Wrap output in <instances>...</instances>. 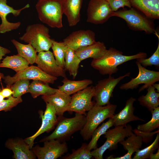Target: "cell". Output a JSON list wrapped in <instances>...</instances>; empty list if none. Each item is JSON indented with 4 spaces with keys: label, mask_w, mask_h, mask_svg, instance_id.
<instances>
[{
    "label": "cell",
    "mask_w": 159,
    "mask_h": 159,
    "mask_svg": "<svg viewBox=\"0 0 159 159\" xmlns=\"http://www.w3.org/2000/svg\"><path fill=\"white\" fill-rule=\"evenodd\" d=\"M136 63L138 69L137 76L135 78H132L128 82L121 85L119 87L120 90H132L137 88L140 85L144 84L139 90V93L159 81V71L147 69L137 61Z\"/></svg>",
    "instance_id": "9c48e42d"
},
{
    "label": "cell",
    "mask_w": 159,
    "mask_h": 159,
    "mask_svg": "<svg viewBox=\"0 0 159 159\" xmlns=\"http://www.w3.org/2000/svg\"><path fill=\"white\" fill-rule=\"evenodd\" d=\"M29 64L26 59L17 54L6 56L0 62V68H10L17 73L28 67Z\"/></svg>",
    "instance_id": "d4e9b609"
},
{
    "label": "cell",
    "mask_w": 159,
    "mask_h": 159,
    "mask_svg": "<svg viewBox=\"0 0 159 159\" xmlns=\"http://www.w3.org/2000/svg\"><path fill=\"white\" fill-rule=\"evenodd\" d=\"M42 98L45 103H49L54 106L59 117L63 116L64 112L68 111L71 100L70 95L59 89L55 93L42 95Z\"/></svg>",
    "instance_id": "ac0fdd59"
},
{
    "label": "cell",
    "mask_w": 159,
    "mask_h": 159,
    "mask_svg": "<svg viewBox=\"0 0 159 159\" xmlns=\"http://www.w3.org/2000/svg\"><path fill=\"white\" fill-rule=\"evenodd\" d=\"M143 142V139L141 136L133 133L126 140L119 143L122 145L124 149L127 151V153L120 157L114 158L110 155L107 159H132L133 154L140 150L142 146Z\"/></svg>",
    "instance_id": "603a6c76"
},
{
    "label": "cell",
    "mask_w": 159,
    "mask_h": 159,
    "mask_svg": "<svg viewBox=\"0 0 159 159\" xmlns=\"http://www.w3.org/2000/svg\"><path fill=\"white\" fill-rule=\"evenodd\" d=\"M147 56L146 53L142 52L133 55H125L121 51L110 47L102 56L92 59L90 65L101 74L111 76L117 72L119 65L131 60L145 58Z\"/></svg>",
    "instance_id": "6da1fadb"
},
{
    "label": "cell",
    "mask_w": 159,
    "mask_h": 159,
    "mask_svg": "<svg viewBox=\"0 0 159 159\" xmlns=\"http://www.w3.org/2000/svg\"><path fill=\"white\" fill-rule=\"evenodd\" d=\"M10 52V51L8 49L0 46V63L3 57Z\"/></svg>",
    "instance_id": "7bdbcfd3"
},
{
    "label": "cell",
    "mask_w": 159,
    "mask_h": 159,
    "mask_svg": "<svg viewBox=\"0 0 159 159\" xmlns=\"http://www.w3.org/2000/svg\"><path fill=\"white\" fill-rule=\"evenodd\" d=\"M49 83L39 80H33L30 83L29 93L34 98L40 95H49L55 93L58 90L51 87Z\"/></svg>",
    "instance_id": "f1b7e54d"
},
{
    "label": "cell",
    "mask_w": 159,
    "mask_h": 159,
    "mask_svg": "<svg viewBox=\"0 0 159 159\" xmlns=\"http://www.w3.org/2000/svg\"><path fill=\"white\" fill-rule=\"evenodd\" d=\"M137 61L140 63L143 66L145 67L148 66H155L157 69L159 68V42L156 50L150 57L137 59Z\"/></svg>",
    "instance_id": "8d00e7d4"
},
{
    "label": "cell",
    "mask_w": 159,
    "mask_h": 159,
    "mask_svg": "<svg viewBox=\"0 0 159 159\" xmlns=\"http://www.w3.org/2000/svg\"><path fill=\"white\" fill-rule=\"evenodd\" d=\"M4 77V74L0 72V80H1L2 79H3Z\"/></svg>",
    "instance_id": "7dc6e473"
},
{
    "label": "cell",
    "mask_w": 159,
    "mask_h": 159,
    "mask_svg": "<svg viewBox=\"0 0 159 159\" xmlns=\"http://www.w3.org/2000/svg\"><path fill=\"white\" fill-rule=\"evenodd\" d=\"M152 115L151 119L147 123L138 125L136 129L140 131L150 132L158 128L159 126V107L150 112Z\"/></svg>",
    "instance_id": "d6a6232c"
},
{
    "label": "cell",
    "mask_w": 159,
    "mask_h": 159,
    "mask_svg": "<svg viewBox=\"0 0 159 159\" xmlns=\"http://www.w3.org/2000/svg\"><path fill=\"white\" fill-rule=\"evenodd\" d=\"M107 49L103 42L96 41L93 44L79 49L75 52L82 61L89 58L93 59L99 58L104 54Z\"/></svg>",
    "instance_id": "7402d4cb"
},
{
    "label": "cell",
    "mask_w": 159,
    "mask_h": 159,
    "mask_svg": "<svg viewBox=\"0 0 159 159\" xmlns=\"http://www.w3.org/2000/svg\"><path fill=\"white\" fill-rule=\"evenodd\" d=\"M150 159H159V148H158L157 153L155 154H152L150 156Z\"/></svg>",
    "instance_id": "ee69618b"
},
{
    "label": "cell",
    "mask_w": 159,
    "mask_h": 159,
    "mask_svg": "<svg viewBox=\"0 0 159 159\" xmlns=\"http://www.w3.org/2000/svg\"><path fill=\"white\" fill-rule=\"evenodd\" d=\"M132 7L152 19H159V0H128Z\"/></svg>",
    "instance_id": "44dd1931"
},
{
    "label": "cell",
    "mask_w": 159,
    "mask_h": 159,
    "mask_svg": "<svg viewBox=\"0 0 159 159\" xmlns=\"http://www.w3.org/2000/svg\"><path fill=\"white\" fill-rule=\"evenodd\" d=\"M35 63L39 68L50 75L66 77L65 70L57 65L52 52L49 50L39 52Z\"/></svg>",
    "instance_id": "5bb4252c"
},
{
    "label": "cell",
    "mask_w": 159,
    "mask_h": 159,
    "mask_svg": "<svg viewBox=\"0 0 159 159\" xmlns=\"http://www.w3.org/2000/svg\"><path fill=\"white\" fill-rule=\"evenodd\" d=\"M22 102L21 97H15L12 96L7 99H4L0 102V111H10L12 108Z\"/></svg>",
    "instance_id": "74e56055"
},
{
    "label": "cell",
    "mask_w": 159,
    "mask_h": 159,
    "mask_svg": "<svg viewBox=\"0 0 159 159\" xmlns=\"http://www.w3.org/2000/svg\"><path fill=\"white\" fill-rule=\"evenodd\" d=\"M46 109L45 111L42 112V115L45 119L57 124L58 119L57 117L56 110L54 106L51 104L46 102Z\"/></svg>",
    "instance_id": "f35d334b"
},
{
    "label": "cell",
    "mask_w": 159,
    "mask_h": 159,
    "mask_svg": "<svg viewBox=\"0 0 159 159\" xmlns=\"http://www.w3.org/2000/svg\"><path fill=\"white\" fill-rule=\"evenodd\" d=\"M132 130V126L129 124L109 129L104 134L106 140L104 144L91 151L92 157L95 159H103V155L107 150L112 151L117 148L118 143L133 133Z\"/></svg>",
    "instance_id": "52a82bcc"
},
{
    "label": "cell",
    "mask_w": 159,
    "mask_h": 159,
    "mask_svg": "<svg viewBox=\"0 0 159 159\" xmlns=\"http://www.w3.org/2000/svg\"><path fill=\"white\" fill-rule=\"evenodd\" d=\"M1 92L4 98H8L11 96L13 94V92L10 86H6L5 88L1 89Z\"/></svg>",
    "instance_id": "b9f144b4"
},
{
    "label": "cell",
    "mask_w": 159,
    "mask_h": 159,
    "mask_svg": "<svg viewBox=\"0 0 159 159\" xmlns=\"http://www.w3.org/2000/svg\"><path fill=\"white\" fill-rule=\"evenodd\" d=\"M86 122V115L77 113L74 117L71 118L63 116L59 117L54 131L42 141L55 139L63 142L68 140L72 134L82 128Z\"/></svg>",
    "instance_id": "277c9868"
},
{
    "label": "cell",
    "mask_w": 159,
    "mask_h": 159,
    "mask_svg": "<svg viewBox=\"0 0 159 159\" xmlns=\"http://www.w3.org/2000/svg\"><path fill=\"white\" fill-rule=\"evenodd\" d=\"M62 0H38L35 6L39 19L53 28L63 26Z\"/></svg>",
    "instance_id": "7a4b0ae2"
},
{
    "label": "cell",
    "mask_w": 159,
    "mask_h": 159,
    "mask_svg": "<svg viewBox=\"0 0 159 159\" xmlns=\"http://www.w3.org/2000/svg\"><path fill=\"white\" fill-rule=\"evenodd\" d=\"M136 99L131 97L126 101L125 106L119 113L114 114L111 118L114 121L115 126H125L128 123L135 121H145L134 114L133 105Z\"/></svg>",
    "instance_id": "e0dca14e"
},
{
    "label": "cell",
    "mask_w": 159,
    "mask_h": 159,
    "mask_svg": "<svg viewBox=\"0 0 159 159\" xmlns=\"http://www.w3.org/2000/svg\"><path fill=\"white\" fill-rule=\"evenodd\" d=\"M1 89L0 87V102L2 101L5 98L1 92Z\"/></svg>",
    "instance_id": "bcb514c9"
},
{
    "label": "cell",
    "mask_w": 159,
    "mask_h": 159,
    "mask_svg": "<svg viewBox=\"0 0 159 159\" xmlns=\"http://www.w3.org/2000/svg\"><path fill=\"white\" fill-rule=\"evenodd\" d=\"M113 16L121 18L126 22L128 27L135 31H144L149 34H154L157 36L153 21L152 19L136 9L132 7L124 8L114 12Z\"/></svg>",
    "instance_id": "5b68a950"
},
{
    "label": "cell",
    "mask_w": 159,
    "mask_h": 159,
    "mask_svg": "<svg viewBox=\"0 0 159 159\" xmlns=\"http://www.w3.org/2000/svg\"><path fill=\"white\" fill-rule=\"evenodd\" d=\"M29 80L25 79L18 80L10 87L13 92L12 96L15 97H21L23 95L29 92Z\"/></svg>",
    "instance_id": "e575fe53"
},
{
    "label": "cell",
    "mask_w": 159,
    "mask_h": 159,
    "mask_svg": "<svg viewBox=\"0 0 159 159\" xmlns=\"http://www.w3.org/2000/svg\"><path fill=\"white\" fill-rule=\"evenodd\" d=\"M94 93L95 86H91L73 94L68 111L86 115L95 104L92 101Z\"/></svg>",
    "instance_id": "8fae6325"
},
{
    "label": "cell",
    "mask_w": 159,
    "mask_h": 159,
    "mask_svg": "<svg viewBox=\"0 0 159 159\" xmlns=\"http://www.w3.org/2000/svg\"><path fill=\"white\" fill-rule=\"evenodd\" d=\"M6 148L11 150L14 158L16 159H33L36 155L30 150L29 145L24 140L21 139H9L5 143Z\"/></svg>",
    "instance_id": "d6986e66"
},
{
    "label": "cell",
    "mask_w": 159,
    "mask_h": 159,
    "mask_svg": "<svg viewBox=\"0 0 159 159\" xmlns=\"http://www.w3.org/2000/svg\"><path fill=\"white\" fill-rule=\"evenodd\" d=\"M130 74V72H128L116 78L111 75L109 76L108 77L98 81L95 86V93L93 97L95 104L104 106L110 103V100L116 86L121 80L125 77H129Z\"/></svg>",
    "instance_id": "ba28073f"
},
{
    "label": "cell",
    "mask_w": 159,
    "mask_h": 159,
    "mask_svg": "<svg viewBox=\"0 0 159 159\" xmlns=\"http://www.w3.org/2000/svg\"><path fill=\"white\" fill-rule=\"evenodd\" d=\"M108 3L112 10L114 12L125 6L129 8L132 6L128 0H106Z\"/></svg>",
    "instance_id": "ab89813d"
},
{
    "label": "cell",
    "mask_w": 159,
    "mask_h": 159,
    "mask_svg": "<svg viewBox=\"0 0 159 159\" xmlns=\"http://www.w3.org/2000/svg\"><path fill=\"white\" fill-rule=\"evenodd\" d=\"M19 39L31 44L38 53L49 51L52 45L49 29L40 24L28 26L26 32Z\"/></svg>",
    "instance_id": "8992f818"
},
{
    "label": "cell",
    "mask_w": 159,
    "mask_h": 159,
    "mask_svg": "<svg viewBox=\"0 0 159 159\" xmlns=\"http://www.w3.org/2000/svg\"><path fill=\"white\" fill-rule=\"evenodd\" d=\"M11 42L16 48L18 54L26 59L30 64L35 63L37 52L31 44H24L14 39L11 40Z\"/></svg>",
    "instance_id": "83f0119b"
},
{
    "label": "cell",
    "mask_w": 159,
    "mask_h": 159,
    "mask_svg": "<svg viewBox=\"0 0 159 159\" xmlns=\"http://www.w3.org/2000/svg\"><path fill=\"white\" fill-rule=\"evenodd\" d=\"M7 0H0V17L1 23L0 24V33H5L18 29L20 26V22L12 23L9 22L6 16L9 14H12L14 16H17L23 10L29 7V4L21 9H15L7 4Z\"/></svg>",
    "instance_id": "2e32d148"
},
{
    "label": "cell",
    "mask_w": 159,
    "mask_h": 159,
    "mask_svg": "<svg viewBox=\"0 0 159 159\" xmlns=\"http://www.w3.org/2000/svg\"><path fill=\"white\" fill-rule=\"evenodd\" d=\"M117 105L110 103L104 106L95 105L88 111L86 115V122L80 134L84 140L91 138L94 130L102 122L107 118H111L115 114Z\"/></svg>",
    "instance_id": "3957f363"
},
{
    "label": "cell",
    "mask_w": 159,
    "mask_h": 159,
    "mask_svg": "<svg viewBox=\"0 0 159 159\" xmlns=\"http://www.w3.org/2000/svg\"><path fill=\"white\" fill-rule=\"evenodd\" d=\"M91 151L87 148V144L84 143L80 148L63 159H90L92 157Z\"/></svg>",
    "instance_id": "d590c367"
},
{
    "label": "cell",
    "mask_w": 159,
    "mask_h": 159,
    "mask_svg": "<svg viewBox=\"0 0 159 159\" xmlns=\"http://www.w3.org/2000/svg\"><path fill=\"white\" fill-rule=\"evenodd\" d=\"M159 132L157 133L156 138L153 142L148 146L135 152L132 159H150V155L154 153L155 150L159 148Z\"/></svg>",
    "instance_id": "836d02e7"
},
{
    "label": "cell",
    "mask_w": 159,
    "mask_h": 159,
    "mask_svg": "<svg viewBox=\"0 0 159 159\" xmlns=\"http://www.w3.org/2000/svg\"><path fill=\"white\" fill-rule=\"evenodd\" d=\"M3 79L6 86H10L16 81L22 79L37 80L53 84L57 77L46 73L37 66L32 65L16 73L13 77L7 75L4 76Z\"/></svg>",
    "instance_id": "7c38bea8"
},
{
    "label": "cell",
    "mask_w": 159,
    "mask_h": 159,
    "mask_svg": "<svg viewBox=\"0 0 159 159\" xmlns=\"http://www.w3.org/2000/svg\"><path fill=\"white\" fill-rule=\"evenodd\" d=\"M96 42L95 32L90 29L73 32L64 39L63 41L68 48L74 51Z\"/></svg>",
    "instance_id": "9a60e30c"
},
{
    "label": "cell",
    "mask_w": 159,
    "mask_h": 159,
    "mask_svg": "<svg viewBox=\"0 0 159 159\" xmlns=\"http://www.w3.org/2000/svg\"><path fill=\"white\" fill-rule=\"evenodd\" d=\"M83 0H62L63 14L69 26H75L80 19V10Z\"/></svg>",
    "instance_id": "ffe728a7"
},
{
    "label": "cell",
    "mask_w": 159,
    "mask_h": 159,
    "mask_svg": "<svg viewBox=\"0 0 159 159\" xmlns=\"http://www.w3.org/2000/svg\"><path fill=\"white\" fill-rule=\"evenodd\" d=\"M132 131L136 135L141 136L142 138L143 142L147 143L153 139L155 134L159 132V130L153 132H142L135 129H133Z\"/></svg>",
    "instance_id": "60d3db41"
},
{
    "label": "cell",
    "mask_w": 159,
    "mask_h": 159,
    "mask_svg": "<svg viewBox=\"0 0 159 159\" xmlns=\"http://www.w3.org/2000/svg\"><path fill=\"white\" fill-rule=\"evenodd\" d=\"M152 85L153 86L156 90V92H159V84H158L154 83Z\"/></svg>",
    "instance_id": "f6af8a7d"
},
{
    "label": "cell",
    "mask_w": 159,
    "mask_h": 159,
    "mask_svg": "<svg viewBox=\"0 0 159 159\" xmlns=\"http://www.w3.org/2000/svg\"><path fill=\"white\" fill-rule=\"evenodd\" d=\"M114 121L112 118H109L106 122L103 123L101 125L97 127L93 132L91 140L87 144V148L90 150L97 148L98 140L100 137L105 134L110 127L114 126Z\"/></svg>",
    "instance_id": "f546056e"
},
{
    "label": "cell",
    "mask_w": 159,
    "mask_h": 159,
    "mask_svg": "<svg viewBox=\"0 0 159 159\" xmlns=\"http://www.w3.org/2000/svg\"><path fill=\"white\" fill-rule=\"evenodd\" d=\"M114 12L106 0H90L87 21L95 24H103L113 16Z\"/></svg>",
    "instance_id": "30bf717a"
},
{
    "label": "cell",
    "mask_w": 159,
    "mask_h": 159,
    "mask_svg": "<svg viewBox=\"0 0 159 159\" xmlns=\"http://www.w3.org/2000/svg\"><path fill=\"white\" fill-rule=\"evenodd\" d=\"M63 84L58 87V89L70 95L82 90L93 83L90 79L74 81L69 79L66 77L64 78L62 81Z\"/></svg>",
    "instance_id": "cb8c5ba5"
},
{
    "label": "cell",
    "mask_w": 159,
    "mask_h": 159,
    "mask_svg": "<svg viewBox=\"0 0 159 159\" xmlns=\"http://www.w3.org/2000/svg\"><path fill=\"white\" fill-rule=\"evenodd\" d=\"M81 62L75 51L67 47L65 51L64 70L68 71L74 79L77 74Z\"/></svg>",
    "instance_id": "4316f807"
},
{
    "label": "cell",
    "mask_w": 159,
    "mask_h": 159,
    "mask_svg": "<svg viewBox=\"0 0 159 159\" xmlns=\"http://www.w3.org/2000/svg\"><path fill=\"white\" fill-rule=\"evenodd\" d=\"M51 48L57 65L64 69L65 51L67 47L62 42H58L52 39Z\"/></svg>",
    "instance_id": "4dcf8cb0"
},
{
    "label": "cell",
    "mask_w": 159,
    "mask_h": 159,
    "mask_svg": "<svg viewBox=\"0 0 159 159\" xmlns=\"http://www.w3.org/2000/svg\"><path fill=\"white\" fill-rule=\"evenodd\" d=\"M147 89L146 94L140 96L138 100L141 105L146 107L151 112L159 107V93L156 92L153 85L149 86Z\"/></svg>",
    "instance_id": "484cf974"
},
{
    "label": "cell",
    "mask_w": 159,
    "mask_h": 159,
    "mask_svg": "<svg viewBox=\"0 0 159 159\" xmlns=\"http://www.w3.org/2000/svg\"><path fill=\"white\" fill-rule=\"evenodd\" d=\"M42 110L39 111L40 117L42 119V125L38 130L32 136L27 138L24 140L25 142L32 148L35 139L42 133L51 130L56 124L45 119L42 115Z\"/></svg>",
    "instance_id": "1f68e13d"
},
{
    "label": "cell",
    "mask_w": 159,
    "mask_h": 159,
    "mask_svg": "<svg viewBox=\"0 0 159 159\" xmlns=\"http://www.w3.org/2000/svg\"><path fill=\"white\" fill-rule=\"evenodd\" d=\"M68 150L65 142L52 139L44 141V146H37L33 149V151L39 159H56L61 157Z\"/></svg>",
    "instance_id": "4fadbf2b"
}]
</instances>
